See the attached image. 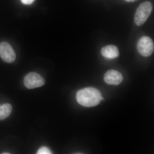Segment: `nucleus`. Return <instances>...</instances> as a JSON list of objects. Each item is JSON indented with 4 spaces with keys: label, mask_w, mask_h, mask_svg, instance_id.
Returning a JSON list of instances; mask_svg holds the SVG:
<instances>
[{
    "label": "nucleus",
    "mask_w": 154,
    "mask_h": 154,
    "mask_svg": "<svg viewBox=\"0 0 154 154\" xmlns=\"http://www.w3.org/2000/svg\"><path fill=\"white\" fill-rule=\"evenodd\" d=\"M76 97L79 104L88 107H95L103 99L99 91L92 88L80 90L77 92Z\"/></svg>",
    "instance_id": "nucleus-1"
},
{
    "label": "nucleus",
    "mask_w": 154,
    "mask_h": 154,
    "mask_svg": "<svg viewBox=\"0 0 154 154\" xmlns=\"http://www.w3.org/2000/svg\"><path fill=\"white\" fill-rule=\"evenodd\" d=\"M152 5L146 1L141 4L135 14L134 22L136 25L141 26L146 21L152 11Z\"/></svg>",
    "instance_id": "nucleus-2"
},
{
    "label": "nucleus",
    "mask_w": 154,
    "mask_h": 154,
    "mask_svg": "<svg viewBox=\"0 0 154 154\" xmlns=\"http://www.w3.org/2000/svg\"><path fill=\"white\" fill-rule=\"evenodd\" d=\"M137 49L140 54L142 56L144 57L150 56L154 52L153 42L149 36H143L138 41Z\"/></svg>",
    "instance_id": "nucleus-3"
},
{
    "label": "nucleus",
    "mask_w": 154,
    "mask_h": 154,
    "mask_svg": "<svg viewBox=\"0 0 154 154\" xmlns=\"http://www.w3.org/2000/svg\"><path fill=\"white\" fill-rule=\"evenodd\" d=\"M45 83L44 78L36 72H30L26 75L24 78V85L29 89L39 88Z\"/></svg>",
    "instance_id": "nucleus-4"
},
{
    "label": "nucleus",
    "mask_w": 154,
    "mask_h": 154,
    "mask_svg": "<svg viewBox=\"0 0 154 154\" xmlns=\"http://www.w3.org/2000/svg\"><path fill=\"white\" fill-rule=\"evenodd\" d=\"M0 57L5 62L12 63L15 60L16 54L11 45L7 42L0 43Z\"/></svg>",
    "instance_id": "nucleus-5"
},
{
    "label": "nucleus",
    "mask_w": 154,
    "mask_h": 154,
    "mask_svg": "<svg viewBox=\"0 0 154 154\" xmlns=\"http://www.w3.org/2000/svg\"><path fill=\"white\" fill-rule=\"evenodd\" d=\"M104 79L108 85H118L122 82L123 76L119 72L111 69L106 72L104 75Z\"/></svg>",
    "instance_id": "nucleus-6"
},
{
    "label": "nucleus",
    "mask_w": 154,
    "mask_h": 154,
    "mask_svg": "<svg viewBox=\"0 0 154 154\" xmlns=\"http://www.w3.org/2000/svg\"><path fill=\"white\" fill-rule=\"evenodd\" d=\"M101 53L103 57L108 59H114L119 56L118 48L114 45H107L102 48Z\"/></svg>",
    "instance_id": "nucleus-7"
},
{
    "label": "nucleus",
    "mask_w": 154,
    "mask_h": 154,
    "mask_svg": "<svg viewBox=\"0 0 154 154\" xmlns=\"http://www.w3.org/2000/svg\"><path fill=\"white\" fill-rule=\"evenodd\" d=\"M12 107L10 104H5L0 105V120L5 119L11 113Z\"/></svg>",
    "instance_id": "nucleus-8"
},
{
    "label": "nucleus",
    "mask_w": 154,
    "mask_h": 154,
    "mask_svg": "<svg viewBox=\"0 0 154 154\" xmlns=\"http://www.w3.org/2000/svg\"><path fill=\"white\" fill-rule=\"evenodd\" d=\"M52 152L47 147L43 146L40 148L37 152V154H50Z\"/></svg>",
    "instance_id": "nucleus-9"
},
{
    "label": "nucleus",
    "mask_w": 154,
    "mask_h": 154,
    "mask_svg": "<svg viewBox=\"0 0 154 154\" xmlns=\"http://www.w3.org/2000/svg\"><path fill=\"white\" fill-rule=\"evenodd\" d=\"M21 1L23 4L26 5H29L32 4L35 0H21Z\"/></svg>",
    "instance_id": "nucleus-10"
},
{
    "label": "nucleus",
    "mask_w": 154,
    "mask_h": 154,
    "mask_svg": "<svg viewBox=\"0 0 154 154\" xmlns=\"http://www.w3.org/2000/svg\"><path fill=\"white\" fill-rule=\"evenodd\" d=\"M124 1L127 2H134L137 1L138 0H124Z\"/></svg>",
    "instance_id": "nucleus-11"
}]
</instances>
